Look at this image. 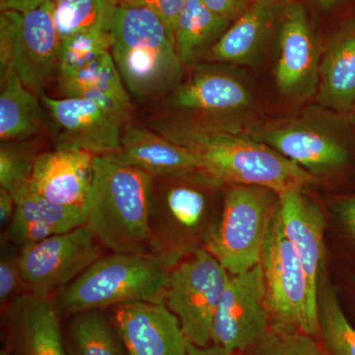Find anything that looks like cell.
I'll return each mask as SVG.
<instances>
[{
    "label": "cell",
    "instance_id": "cell-14",
    "mask_svg": "<svg viewBox=\"0 0 355 355\" xmlns=\"http://www.w3.org/2000/svg\"><path fill=\"white\" fill-rule=\"evenodd\" d=\"M165 99L167 116L176 120L217 123L222 116L249 108L253 103L246 86L225 72L200 67Z\"/></svg>",
    "mask_w": 355,
    "mask_h": 355
},
{
    "label": "cell",
    "instance_id": "cell-6",
    "mask_svg": "<svg viewBox=\"0 0 355 355\" xmlns=\"http://www.w3.org/2000/svg\"><path fill=\"white\" fill-rule=\"evenodd\" d=\"M209 178H154L151 240L154 254L180 261L205 248L216 221L209 220L203 189L220 186Z\"/></svg>",
    "mask_w": 355,
    "mask_h": 355
},
{
    "label": "cell",
    "instance_id": "cell-22",
    "mask_svg": "<svg viewBox=\"0 0 355 355\" xmlns=\"http://www.w3.org/2000/svg\"><path fill=\"white\" fill-rule=\"evenodd\" d=\"M316 92L324 108L347 113L355 106V19L345 22L322 51Z\"/></svg>",
    "mask_w": 355,
    "mask_h": 355
},
{
    "label": "cell",
    "instance_id": "cell-38",
    "mask_svg": "<svg viewBox=\"0 0 355 355\" xmlns=\"http://www.w3.org/2000/svg\"><path fill=\"white\" fill-rule=\"evenodd\" d=\"M48 0H0L1 11L25 13L43 6Z\"/></svg>",
    "mask_w": 355,
    "mask_h": 355
},
{
    "label": "cell",
    "instance_id": "cell-7",
    "mask_svg": "<svg viewBox=\"0 0 355 355\" xmlns=\"http://www.w3.org/2000/svg\"><path fill=\"white\" fill-rule=\"evenodd\" d=\"M60 39L51 0L20 13L0 15V73L12 70L26 87L41 94L58 76Z\"/></svg>",
    "mask_w": 355,
    "mask_h": 355
},
{
    "label": "cell",
    "instance_id": "cell-23",
    "mask_svg": "<svg viewBox=\"0 0 355 355\" xmlns=\"http://www.w3.org/2000/svg\"><path fill=\"white\" fill-rule=\"evenodd\" d=\"M282 0H252L251 4L229 26L205 60L227 64H250L260 53L277 19Z\"/></svg>",
    "mask_w": 355,
    "mask_h": 355
},
{
    "label": "cell",
    "instance_id": "cell-8",
    "mask_svg": "<svg viewBox=\"0 0 355 355\" xmlns=\"http://www.w3.org/2000/svg\"><path fill=\"white\" fill-rule=\"evenodd\" d=\"M261 265L270 324L319 336L318 301L282 228L279 210L266 238Z\"/></svg>",
    "mask_w": 355,
    "mask_h": 355
},
{
    "label": "cell",
    "instance_id": "cell-19",
    "mask_svg": "<svg viewBox=\"0 0 355 355\" xmlns=\"http://www.w3.org/2000/svg\"><path fill=\"white\" fill-rule=\"evenodd\" d=\"M279 200L282 228L302 266L313 297L318 301L324 254L323 214L306 197L303 189L284 191L279 195Z\"/></svg>",
    "mask_w": 355,
    "mask_h": 355
},
{
    "label": "cell",
    "instance_id": "cell-32",
    "mask_svg": "<svg viewBox=\"0 0 355 355\" xmlns=\"http://www.w3.org/2000/svg\"><path fill=\"white\" fill-rule=\"evenodd\" d=\"M313 338L302 331L270 324L263 340L247 352L250 355H329Z\"/></svg>",
    "mask_w": 355,
    "mask_h": 355
},
{
    "label": "cell",
    "instance_id": "cell-30",
    "mask_svg": "<svg viewBox=\"0 0 355 355\" xmlns=\"http://www.w3.org/2000/svg\"><path fill=\"white\" fill-rule=\"evenodd\" d=\"M113 39L111 32L78 33L60 42L58 55V78L76 73L86 65L111 51Z\"/></svg>",
    "mask_w": 355,
    "mask_h": 355
},
{
    "label": "cell",
    "instance_id": "cell-20",
    "mask_svg": "<svg viewBox=\"0 0 355 355\" xmlns=\"http://www.w3.org/2000/svg\"><path fill=\"white\" fill-rule=\"evenodd\" d=\"M12 220L6 229V241L22 248L53 236L69 232L86 224L83 207H67L46 200L29 186L14 197Z\"/></svg>",
    "mask_w": 355,
    "mask_h": 355
},
{
    "label": "cell",
    "instance_id": "cell-36",
    "mask_svg": "<svg viewBox=\"0 0 355 355\" xmlns=\"http://www.w3.org/2000/svg\"><path fill=\"white\" fill-rule=\"evenodd\" d=\"M336 212L345 232L355 242V196L340 200Z\"/></svg>",
    "mask_w": 355,
    "mask_h": 355
},
{
    "label": "cell",
    "instance_id": "cell-28",
    "mask_svg": "<svg viewBox=\"0 0 355 355\" xmlns=\"http://www.w3.org/2000/svg\"><path fill=\"white\" fill-rule=\"evenodd\" d=\"M319 336L329 355H355V328L343 312L335 287L323 282L318 294Z\"/></svg>",
    "mask_w": 355,
    "mask_h": 355
},
{
    "label": "cell",
    "instance_id": "cell-40",
    "mask_svg": "<svg viewBox=\"0 0 355 355\" xmlns=\"http://www.w3.org/2000/svg\"><path fill=\"white\" fill-rule=\"evenodd\" d=\"M323 8H331L336 3V0H316Z\"/></svg>",
    "mask_w": 355,
    "mask_h": 355
},
{
    "label": "cell",
    "instance_id": "cell-16",
    "mask_svg": "<svg viewBox=\"0 0 355 355\" xmlns=\"http://www.w3.org/2000/svg\"><path fill=\"white\" fill-rule=\"evenodd\" d=\"M11 355H67L57 302L23 293L4 309Z\"/></svg>",
    "mask_w": 355,
    "mask_h": 355
},
{
    "label": "cell",
    "instance_id": "cell-18",
    "mask_svg": "<svg viewBox=\"0 0 355 355\" xmlns=\"http://www.w3.org/2000/svg\"><path fill=\"white\" fill-rule=\"evenodd\" d=\"M93 161V154L76 149L40 153L28 186L51 202L83 209L92 186Z\"/></svg>",
    "mask_w": 355,
    "mask_h": 355
},
{
    "label": "cell",
    "instance_id": "cell-15",
    "mask_svg": "<svg viewBox=\"0 0 355 355\" xmlns=\"http://www.w3.org/2000/svg\"><path fill=\"white\" fill-rule=\"evenodd\" d=\"M113 324L127 355H184L188 340L165 304L135 302L114 307Z\"/></svg>",
    "mask_w": 355,
    "mask_h": 355
},
{
    "label": "cell",
    "instance_id": "cell-42",
    "mask_svg": "<svg viewBox=\"0 0 355 355\" xmlns=\"http://www.w3.org/2000/svg\"><path fill=\"white\" fill-rule=\"evenodd\" d=\"M352 284H354V289H355V275L354 277H352Z\"/></svg>",
    "mask_w": 355,
    "mask_h": 355
},
{
    "label": "cell",
    "instance_id": "cell-2",
    "mask_svg": "<svg viewBox=\"0 0 355 355\" xmlns=\"http://www.w3.org/2000/svg\"><path fill=\"white\" fill-rule=\"evenodd\" d=\"M154 178L114 155L94 156L83 209L86 225L113 253L154 254L151 240Z\"/></svg>",
    "mask_w": 355,
    "mask_h": 355
},
{
    "label": "cell",
    "instance_id": "cell-4",
    "mask_svg": "<svg viewBox=\"0 0 355 355\" xmlns=\"http://www.w3.org/2000/svg\"><path fill=\"white\" fill-rule=\"evenodd\" d=\"M178 261L159 254L101 257L58 292V310L74 315L128 303L165 304L170 272Z\"/></svg>",
    "mask_w": 355,
    "mask_h": 355
},
{
    "label": "cell",
    "instance_id": "cell-29",
    "mask_svg": "<svg viewBox=\"0 0 355 355\" xmlns=\"http://www.w3.org/2000/svg\"><path fill=\"white\" fill-rule=\"evenodd\" d=\"M72 316L69 336L73 355H127L103 310L84 311Z\"/></svg>",
    "mask_w": 355,
    "mask_h": 355
},
{
    "label": "cell",
    "instance_id": "cell-37",
    "mask_svg": "<svg viewBox=\"0 0 355 355\" xmlns=\"http://www.w3.org/2000/svg\"><path fill=\"white\" fill-rule=\"evenodd\" d=\"M15 198L9 191L0 188V226L8 227L15 212Z\"/></svg>",
    "mask_w": 355,
    "mask_h": 355
},
{
    "label": "cell",
    "instance_id": "cell-10",
    "mask_svg": "<svg viewBox=\"0 0 355 355\" xmlns=\"http://www.w3.org/2000/svg\"><path fill=\"white\" fill-rule=\"evenodd\" d=\"M94 233L87 225L19 249L26 293L51 298L101 258Z\"/></svg>",
    "mask_w": 355,
    "mask_h": 355
},
{
    "label": "cell",
    "instance_id": "cell-12",
    "mask_svg": "<svg viewBox=\"0 0 355 355\" xmlns=\"http://www.w3.org/2000/svg\"><path fill=\"white\" fill-rule=\"evenodd\" d=\"M42 103L57 125L55 148L87 151L94 156L120 150L127 116L107 103L83 97L60 99L41 95Z\"/></svg>",
    "mask_w": 355,
    "mask_h": 355
},
{
    "label": "cell",
    "instance_id": "cell-24",
    "mask_svg": "<svg viewBox=\"0 0 355 355\" xmlns=\"http://www.w3.org/2000/svg\"><path fill=\"white\" fill-rule=\"evenodd\" d=\"M231 23L200 0H186L175 30V46L183 67L205 60Z\"/></svg>",
    "mask_w": 355,
    "mask_h": 355
},
{
    "label": "cell",
    "instance_id": "cell-17",
    "mask_svg": "<svg viewBox=\"0 0 355 355\" xmlns=\"http://www.w3.org/2000/svg\"><path fill=\"white\" fill-rule=\"evenodd\" d=\"M112 155L153 178L212 179L196 154L166 139L151 128L130 125L125 128L120 150Z\"/></svg>",
    "mask_w": 355,
    "mask_h": 355
},
{
    "label": "cell",
    "instance_id": "cell-9",
    "mask_svg": "<svg viewBox=\"0 0 355 355\" xmlns=\"http://www.w3.org/2000/svg\"><path fill=\"white\" fill-rule=\"evenodd\" d=\"M229 279L230 273L205 248L191 252L171 268L165 305L189 343L211 345L212 322Z\"/></svg>",
    "mask_w": 355,
    "mask_h": 355
},
{
    "label": "cell",
    "instance_id": "cell-11",
    "mask_svg": "<svg viewBox=\"0 0 355 355\" xmlns=\"http://www.w3.org/2000/svg\"><path fill=\"white\" fill-rule=\"evenodd\" d=\"M266 284L261 263L239 275H230L211 328V345L232 352H247L270 330Z\"/></svg>",
    "mask_w": 355,
    "mask_h": 355
},
{
    "label": "cell",
    "instance_id": "cell-31",
    "mask_svg": "<svg viewBox=\"0 0 355 355\" xmlns=\"http://www.w3.org/2000/svg\"><path fill=\"white\" fill-rule=\"evenodd\" d=\"M40 153L27 141L1 142L0 146V188L13 197L24 190L31 180Z\"/></svg>",
    "mask_w": 355,
    "mask_h": 355
},
{
    "label": "cell",
    "instance_id": "cell-34",
    "mask_svg": "<svg viewBox=\"0 0 355 355\" xmlns=\"http://www.w3.org/2000/svg\"><path fill=\"white\" fill-rule=\"evenodd\" d=\"M118 2L151 11L164 22L175 39L178 18L186 0H118Z\"/></svg>",
    "mask_w": 355,
    "mask_h": 355
},
{
    "label": "cell",
    "instance_id": "cell-33",
    "mask_svg": "<svg viewBox=\"0 0 355 355\" xmlns=\"http://www.w3.org/2000/svg\"><path fill=\"white\" fill-rule=\"evenodd\" d=\"M2 245L1 260H0V302L2 309L19 296L18 291L24 288L22 273H21L19 253H16L13 249Z\"/></svg>",
    "mask_w": 355,
    "mask_h": 355
},
{
    "label": "cell",
    "instance_id": "cell-1",
    "mask_svg": "<svg viewBox=\"0 0 355 355\" xmlns=\"http://www.w3.org/2000/svg\"><path fill=\"white\" fill-rule=\"evenodd\" d=\"M149 128L196 154L221 184L260 186L280 195L314 181L311 173L228 121L158 118Z\"/></svg>",
    "mask_w": 355,
    "mask_h": 355
},
{
    "label": "cell",
    "instance_id": "cell-21",
    "mask_svg": "<svg viewBox=\"0 0 355 355\" xmlns=\"http://www.w3.org/2000/svg\"><path fill=\"white\" fill-rule=\"evenodd\" d=\"M258 139L314 174L335 171L349 160V150L342 142L305 125L288 123L270 128L261 132Z\"/></svg>",
    "mask_w": 355,
    "mask_h": 355
},
{
    "label": "cell",
    "instance_id": "cell-13",
    "mask_svg": "<svg viewBox=\"0 0 355 355\" xmlns=\"http://www.w3.org/2000/svg\"><path fill=\"white\" fill-rule=\"evenodd\" d=\"M321 51L305 7L287 0L279 16V53L275 83L282 94L306 99L316 93Z\"/></svg>",
    "mask_w": 355,
    "mask_h": 355
},
{
    "label": "cell",
    "instance_id": "cell-35",
    "mask_svg": "<svg viewBox=\"0 0 355 355\" xmlns=\"http://www.w3.org/2000/svg\"><path fill=\"white\" fill-rule=\"evenodd\" d=\"M210 10L230 20L237 19L249 7L252 0H200Z\"/></svg>",
    "mask_w": 355,
    "mask_h": 355
},
{
    "label": "cell",
    "instance_id": "cell-26",
    "mask_svg": "<svg viewBox=\"0 0 355 355\" xmlns=\"http://www.w3.org/2000/svg\"><path fill=\"white\" fill-rule=\"evenodd\" d=\"M37 94L21 83L12 70L1 73L0 139L26 141L44 128V116Z\"/></svg>",
    "mask_w": 355,
    "mask_h": 355
},
{
    "label": "cell",
    "instance_id": "cell-25",
    "mask_svg": "<svg viewBox=\"0 0 355 355\" xmlns=\"http://www.w3.org/2000/svg\"><path fill=\"white\" fill-rule=\"evenodd\" d=\"M58 87L64 97L90 98L108 103L128 119L132 113L133 107L128 89L116 69L111 51L103 53L76 73L58 79Z\"/></svg>",
    "mask_w": 355,
    "mask_h": 355
},
{
    "label": "cell",
    "instance_id": "cell-39",
    "mask_svg": "<svg viewBox=\"0 0 355 355\" xmlns=\"http://www.w3.org/2000/svg\"><path fill=\"white\" fill-rule=\"evenodd\" d=\"M184 355H241L239 352H228L216 345H210L209 347H200L193 343H188L187 352Z\"/></svg>",
    "mask_w": 355,
    "mask_h": 355
},
{
    "label": "cell",
    "instance_id": "cell-41",
    "mask_svg": "<svg viewBox=\"0 0 355 355\" xmlns=\"http://www.w3.org/2000/svg\"><path fill=\"white\" fill-rule=\"evenodd\" d=\"M0 355H11V354H10V352H9V350L6 349L2 350L1 354H0Z\"/></svg>",
    "mask_w": 355,
    "mask_h": 355
},
{
    "label": "cell",
    "instance_id": "cell-3",
    "mask_svg": "<svg viewBox=\"0 0 355 355\" xmlns=\"http://www.w3.org/2000/svg\"><path fill=\"white\" fill-rule=\"evenodd\" d=\"M111 53L128 92L160 97L181 83L183 64L162 20L142 7L118 3L111 25Z\"/></svg>",
    "mask_w": 355,
    "mask_h": 355
},
{
    "label": "cell",
    "instance_id": "cell-27",
    "mask_svg": "<svg viewBox=\"0 0 355 355\" xmlns=\"http://www.w3.org/2000/svg\"><path fill=\"white\" fill-rule=\"evenodd\" d=\"M60 42L78 33L111 32L118 0H51Z\"/></svg>",
    "mask_w": 355,
    "mask_h": 355
},
{
    "label": "cell",
    "instance_id": "cell-5",
    "mask_svg": "<svg viewBox=\"0 0 355 355\" xmlns=\"http://www.w3.org/2000/svg\"><path fill=\"white\" fill-rule=\"evenodd\" d=\"M279 205V195L270 189L231 184L205 249L230 275L251 270L261 263Z\"/></svg>",
    "mask_w": 355,
    "mask_h": 355
}]
</instances>
